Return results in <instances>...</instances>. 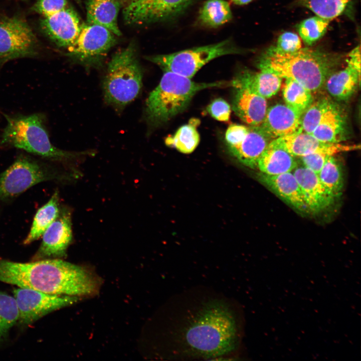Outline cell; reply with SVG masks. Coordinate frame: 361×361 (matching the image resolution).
Returning <instances> with one entry per match:
<instances>
[{
  "mask_svg": "<svg viewBox=\"0 0 361 361\" xmlns=\"http://www.w3.org/2000/svg\"><path fill=\"white\" fill-rule=\"evenodd\" d=\"M120 8L116 0H89L86 4L87 24L103 27L116 36H120L117 22Z\"/></svg>",
  "mask_w": 361,
  "mask_h": 361,
  "instance_id": "cb8c5ba5",
  "label": "cell"
},
{
  "mask_svg": "<svg viewBox=\"0 0 361 361\" xmlns=\"http://www.w3.org/2000/svg\"><path fill=\"white\" fill-rule=\"evenodd\" d=\"M346 116L341 107L330 99L312 133L320 141L329 143H341L347 134Z\"/></svg>",
  "mask_w": 361,
  "mask_h": 361,
  "instance_id": "ffe728a7",
  "label": "cell"
},
{
  "mask_svg": "<svg viewBox=\"0 0 361 361\" xmlns=\"http://www.w3.org/2000/svg\"><path fill=\"white\" fill-rule=\"evenodd\" d=\"M254 0H231L232 2L237 6H244L247 5Z\"/></svg>",
  "mask_w": 361,
  "mask_h": 361,
  "instance_id": "60d3db41",
  "label": "cell"
},
{
  "mask_svg": "<svg viewBox=\"0 0 361 361\" xmlns=\"http://www.w3.org/2000/svg\"><path fill=\"white\" fill-rule=\"evenodd\" d=\"M83 24L77 13L68 7L48 17H42L40 27L57 46L68 48L77 38Z\"/></svg>",
  "mask_w": 361,
  "mask_h": 361,
  "instance_id": "5bb4252c",
  "label": "cell"
},
{
  "mask_svg": "<svg viewBox=\"0 0 361 361\" xmlns=\"http://www.w3.org/2000/svg\"><path fill=\"white\" fill-rule=\"evenodd\" d=\"M69 7L67 0H36L31 8L32 12L48 17Z\"/></svg>",
  "mask_w": 361,
  "mask_h": 361,
  "instance_id": "d590c367",
  "label": "cell"
},
{
  "mask_svg": "<svg viewBox=\"0 0 361 361\" xmlns=\"http://www.w3.org/2000/svg\"><path fill=\"white\" fill-rule=\"evenodd\" d=\"M301 116L286 104H276L267 108L259 127L272 140L286 136L302 130Z\"/></svg>",
  "mask_w": 361,
  "mask_h": 361,
  "instance_id": "e0dca14e",
  "label": "cell"
},
{
  "mask_svg": "<svg viewBox=\"0 0 361 361\" xmlns=\"http://www.w3.org/2000/svg\"><path fill=\"white\" fill-rule=\"evenodd\" d=\"M200 123V120L197 119H191L188 123L179 127L173 135L166 138V145L184 153L192 152L200 140L197 129Z\"/></svg>",
  "mask_w": 361,
  "mask_h": 361,
  "instance_id": "83f0119b",
  "label": "cell"
},
{
  "mask_svg": "<svg viewBox=\"0 0 361 361\" xmlns=\"http://www.w3.org/2000/svg\"><path fill=\"white\" fill-rule=\"evenodd\" d=\"M330 156L327 153L317 152L301 157L300 159L303 165L318 174L327 158Z\"/></svg>",
  "mask_w": 361,
  "mask_h": 361,
  "instance_id": "74e56055",
  "label": "cell"
},
{
  "mask_svg": "<svg viewBox=\"0 0 361 361\" xmlns=\"http://www.w3.org/2000/svg\"><path fill=\"white\" fill-rule=\"evenodd\" d=\"M310 90L291 80H285L282 94L285 104L302 115L313 99Z\"/></svg>",
  "mask_w": 361,
  "mask_h": 361,
  "instance_id": "f546056e",
  "label": "cell"
},
{
  "mask_svg": "<svg viewBox=\"0 0 361 361\" xmlns=\"http://www.w3.org/2000/svg\"><path fill=\"white\" fill-rule=\"evenodd\" d=\"M297 165L294 156L274 139L270 141L260 156L257 168L265 174L276 175L292 172Z\"/></svg>",
  "mask_w": 361,
  "mask_h": 361,
  "instance_id": "603a6c76",
  "label": "cell"
},
{
  "mask_svg": "<svg viewBox=\"0 0 361 361\" xmlns=\"http://www.w3.org/2000/svg\"><path fill=\"white\" fill-rule=\"evenodd\" d=\"M166 322L165 357L172 360L235 356L244 334L240 304L204 286L172 296L167 304Z\"/></svg>",
  "mask_w": 361,
  "mask_h": 361,
  "instance_id": "6da1fadb",
  "label": "cell"
},
{
  "mask_svg": "<svg viewBox=\"0 0 361 361\" xmlns=\"http://www.w3.org/2000/svg\"><path fill=\"white\" fill-rule=\"evenodd\" d=\"M231 86L230 82L198 83L177 74L164 71L145 102L144 118L149 128H157L184 111L194 96L208 88Z\"/></svg>",
  "mask_w": 361,
  "mask_h": 361,
  "instance_id": "277c9868",
  "label": "cell"
},
{
  "mask_svg": "<svg viewBox=\"0 0 361 361\" xmlns=\"http://www.w3.org/2000/svg\"><path fill=\"white\" fill-rule=\"evenodd\" d=\"M351 0H298L297 4L312 11L315 16L329 21L341 15Z\"/></svg>",
  "mask_w": 361,
  "mask_h": 361,
  "instance_id": "4dcf8cb0",
  "label": "cell"
},
{
  "mask_svg": "<svg viewBox=\"0 0 361 361\" xmlns=\"http://www.w3.org/2000/svg\"><path fill=\"white\" fill-rule=\"evenodd\" d=\"M329 23L317 16L305 19L297 26L299 36L306 45L312 46L324 36Z\"/></svg>",
  "mask_w": 361,
  "mask_h": 361,
  "instance_id": "1f68e13d",
  "label": "cell"
},
{
  "mask_svg": "<svg viewBox=\"0 0 361 361\" xmlns=\"http://www.w3.org/2000/svg\"><path fill=\"white\" fill-rule=\"evenodd\" d=\"M360 74L348 65L333 71L327 78L324 86L334 98L345 100L350 97L360 85Z\"/></svg>",
  "mask_w": 361,
  "mask_h": 361,
  "instance_id": "d4e9b609",
  "label": "cell"
},
{
  "mask_svg": "<svg viewBox=\"0 0 361 361\" xmlns=\"http://www.w3.org/2000/svg\"><path fill=\"white\" fill-rule=\"evenodd\" d=\"M19 320V310L14 296L0 291V342Z\"/></svg>",
  "mask_w": 361,
  "mask_h": 361,
  "instance_id": "d6a6232c",
  "label": "cell"
},
{
  "mask_svg": "<svg viewBox=\"0 0 361 361\" xmlns=\"http://www.w3.org/2000/svg\"><path fill=\"white\" fill-rule=\"evenodd\" d=\"M143 72L132 44L115 53L108 64L102 82L106 102L120 111L139 95Z\"/></svg>",
  "mask_w": 361,
  "mask_h": 361,
  "instance_id": "8992f818",
  "label": "cell"
},
{
  "mask_svg": "<svg viewBox=\"0 0 361 361\" xmlns=\"http://www.w3.org/2000/svg\"><path fill=\"white\" fill-rule=\"evenodd\" d=\"M6 119L2 143L59 161L73 160L95 154L92 150L71 152L55 147L50 141L44 117L41 114L7 116Z\"/></svg>",
  "mask_w": 361,
  "mask_h": 361,
  "instance_id": "5b68a950",
  "label": "cell"
},
{
  "mask_svg": "<svg viewBox=\"0 0 361 361\" xmlns=\"http://www.w3.org/2000/svg\"><path fill=\"white\" fill-rule=\"evenodd\" d=\"M19 310V321L31 324L46 314L72 305L80 298L77 296L51 294L32 289L19 287L13 291Z\"/></svg>",
  "mask_w": 361,
  "mask_h": 361,
  "instance_id": "30bf717a",
  "label": "cell"
},
{
  "mask_svg": "<svg viewBox=\"0 0 361 361\" xmlns=\"http://www.w3.org/2000/svg\"><path fill=\"white\" fill-rule=\"evenodd\" d=\"M195 1L136 0L124 8V20L129 25L170 20L181 15Z\"/></svg>",
  "mask_w": 361,
  "mask_h": 361,
  "instance_id": "8fae6325",
  "label": "cell"
},
{
  "mask_svg": "<svg viewBox=\"0 0 361 361\" xmlns=\"http://www.w3.org/2000/svg\"><path fill=\"white\" fill-rule=\"evenodd\" d=\"M75 1H76L78 3H79L81 2V0H75Z\"/></svg>",
  "mask_w": 361,
  "mask_h": 361,
  "instance_id": "7bdbcfd3",
  "label": "cell"
},
{
  "mask_svg": "<svg viewBox=\"0 0 361 361\" xmlns=\"http://www.w3.org/2000/svg\"><path fill=\"white\" fill-rule=\"evenodd\" d=\"M292 171L309 214L321 213L333 205L335 199L323 186L317 174L304 165L296 166Z\"/></svg>",
  "mask_w": 361,
  "mask_h": 361,
  "instance_id": "2e32d148",
  "label": "cell"
},
{
  "mask_svg": "<svg viewBox=\"0 0 361 361\" xmlns=\"http://www.w3.org/2000/svg\"><path fill=\"white\" fill-rule=\"evenodd\" d=\"M259 70L257 72L241 71L231 81V86L247 87L266 99L272 97L279 90L282 79L269 69Z\"/></svg>",
  "mask_w": 361,
  "mask_h": 361,
  "instance_id": "7402d4cb",
  "label": "cell"
},
{
  "mask_svg": "<svg viewBox=\"0 0 361 361\" xmlns=\"http://www.w3.org/2000/svg\"><path fill=\"white\" fill-rule=\"evenodd\" d=\"M42 237V243L33 261L65 257L73 238L70 212L65 209H60L56 219Z\"/></svg>",
  "mask_w": 361,
  "mask_h": 361,
  "instance_id": "4fadbf2b",
  "label": "cell"
},
{
  "mask_svg": "<svg viewBox=\"0 0 361 361\" xmlns=\"http://www.w3.org/2000/svg\"><path fill=\"white\" fill-rule=\"evenodd\" d=\"M302 48L299 36L292 32H285L277 38L274 45L269 47L265 52L268 53L285 54L296 52Z\"/></svg>",
  "mask_w": 361,
  "mask_h": 361,
  "instance_id": "e575fe53",
  "label": "cell"
},
{
  "mask_svg": "<svg viewBox=\"0 0 361 361\" xmlns=\"http://www.w3.org/2000/svg\"><path fill=\"white\" fill-rule=\"evenodd\" d=\"M115 36L103 27L83 24L77 38L67 49L68 55L84 63L96 62L115 44Z\"/></svg>",
  "mask_w": 361,
  "mask_h": 361,
  "instance_id": "7c38bea8",
  "label": "cell"
},
{
  "mask_svg": "<svg viewBox=\"0 0 361 361\" xmlns=\"http://www.w3.org/2000/svg\"><path fill=\"white\" fill-rule=\"evenodd\" d=\"M278 143L294 157L322 152L330 155L337 153L358 149L360 145H346L319 140L313 135L302 130L291 135L275 139Z\"/></svg>",
  "mask_w": 361,
  "mask_h": 361,
  "instance_id": "9a60e30c",
  "label": "cell"
},
{
  "mask_svg": "<svg viewBox=\"0 0 361 361\" xmlns=\"http://www.w3.org/2000/svg\"><path fill=\"white\" fill-rule=\"evenodd\" d=\"M248 126L232 124L229 125L225 133V140L228 149L236 146L247 131Z\"/></svg>",
  "mask_w": 361,
  "mask_h": 361,
  "instance_id": "f35d334b",
  "label": "cell"
},
{
  "mask_svg": "<svg viewBox=\"0 0 361 361\" xmlns=\"http://www.w3.org/2000/svg\"><path fill=\"white\" fill-rule=\"evenodd\" d=\"M77 174L60 172L27 157H18L0 173V201L18 196L40 183L72 180Z\"/></svg>",
  "mask_w": 361,
  "mask_h": 361,
  "instance_id": "ba28073f",
  "label": "cell"
},
{
  "mask_svg": "<svg viewBox=\"0 0 361 361\" xmlns=\"http://www.w3.org/2000/svg\"><path fill=\"white\" fill-rule=\"evenodd\" d=\"M60 211L59 195L56 191L49 201L37 211L24 244H29L42 237L46 230L56 219Z\"/></svg>",
  "mask_w": 361,
  "mask_h": 361,
  "instance_id": "484cf974",
  "label": "cell"
},
{
  "mask_svg": "<svg viewBox=\"0 0 361 361\" xmlns=\"http://www.w3.org/2000/svg\"><path fill=\"white\" fill-rule=\"evenodd\" d=\"M0 281L56 295L80 297L96 293L98 282L87 270L60 258L28 263L0 260Z\"/></svg>",
  "mask_w": 361,
  "mask_h": 361,
  "instance_id": "7a4b0ae2",
  "label": "cell"
},
{
  "mask_svg": "<svg viewBox=\"0 0 361 361\" xmlns=\"http://www.w3.org/2000/svg\"><path fill=\"white\" fill-rule=\"evenodd\" d=\"M136 1V0H131L130 3H131V2H134V1Z\"/></svg>",
  "mask_w": 361,
  "mask_h": 361,
  "instance_id": "ee69618b",
  "label": "cell"
},
{
  "mask_svg": "<svg viewBox=\"0 0 361 361\" xmlns=\"http://www.w3.org/2000/svg\"><path fill=\"white\" fill-rule=\"evenodd\" d=\"M246 49L228 39L215 44L182 50L168 54L147 56V60L169 71L192 78L205 64L221 56L242 54Z\"/></svg>",
  "mask_w": 361,
  "mask_h": 361,
  "instance_id": "52a82bcc",
  "label": "cell"
},
{
  "mask_svg": "<svg viewBox=\"0 0 361 361\" xmlns=\"http://www.w3.org/2000/svg\"><path fill=\"white\" fill-rule=\"evenodd\" d=\"M340 60L336 54L319 49L301 48L290 53L265 52L257 60V66L269 69L282 79L293 80L313 92L324 86Z\"/></svg>",
  "mask_w": 361,
  "mask_h": 361,
  "instance_id": "3957f363",
  "label": "cell"
},
{
  "mask_svg": "<svg viewBox=\"0 0 361 361\" xmlns=\"http://www.w3.org/2000/svg\"><path fill=\"white\" fill-rule=\"evenodd\" d=\"M318 176L325 189L335 200L341 196L344 187L343 172L340 163L334 155L327 158Z\"/></svg>",
  "mask_w": 361,
  "mask_h": 361,
  "instance_id": "f1b7e54d",
  "label": "cell"
},
{
  "mask_svg": "<svg viewBox=\"0 0 361 361\" xmlns=\"http://www.w3.org/2000/svg\"><path fill=\"white\" fill-rule=\"evenodd\" d=\"M272 140L259 126H249L246 133L230 152L241 163L251 168H257L260 156Z\"/></svg>",
  "mask_w": 361,
  "mask_h": 361,
  "instance_id": "44dd1931",
  "label": "cell"
},
{
  "mask_svg": "<svg viewBox=\"0 0 361 361\" xmlns=\"http://www.w3.org/2000/svg\"><path fill=\"white\" fill-rule=\"evenodd\" d=\"M233 88L232 104L235 113L249 126H259L268 108L266 99L246 87Z\"/></svg>",
  "mask_w": 361,
  "mask_h": 361,
  "instance_id": "ac0fdd59",
  "label": "cell"
},
{
  "mask_svg": "<svg viewBox=\"0 0 361 361\" xmlns=\"http://www.w3.org/2000/svg\"><path fill=\"white\" fill-rule=\"evenodd\" d=\"M259 180L282 200L297 211L309 214L299 184L293 172L276 175L261 172Z\"/></svg>",
  "mask_w": 361,
  "mask_h": 361,
  "instance_id": "d6986e66",
  "label": "cell"
},
{
  "mask_svg": "<svg viewBox=\"0 0 361 361\" xmlns=\"http://www.w3.org/2000/svg\"><path fill=\"white\" fill-rule=\"evenodd\" d=\"M118 1L120 5L121 6V7H125L126 6H127L131 2V0H116Z\"/></svg>",
  "mask_w": 361,
  "mask_h": 361,
  "instance_id": "b9f144b4",
  "label": "cell"
},
{
  "mask_svg": "<svg viewBox=\"0 0 361 361\" xmlns=\"http://www.w3.org/2000/svg\"><path fill=\"white\" fill-rule=\"evenodd\" d=\"M207 111L217 120L226 122L230 119L231 107L222 98H217L212 101L207 106Z\"/></svg>",
  "mask_w": 361,
  "mask_h": 361,
  "instance_id": "8d00e7d4",
  "label": "cell"
},
{
  "mask_svg": "<svg viewBox=\"0 0 361 361\" xmlns=\"http://www.w3.org/2000/svg\"><path fill=\"white\" fill-rule=\"evenodd\" d=\"M346 61L347 65L360 74V48L359 45L353 48L348 53Z\"/></svg>",
  "mask_w": 361,
  "mask_h": 361,
  "instance_id": "ab89813d",
  "label": "cell"
},
{
  "mask_svg": "<svg viewBox=\"0 0 361 361\" xmlns=\"http://www.w3.org/2000/svg\"><path fill=\"white\" fill-rule=\"evenodd\" d=\"M233 18L229 3L225 0H207L199 12L198 23L202 26L217 28Z\"/></svg>",
  "mask_w": 361,
  "mask_h": 361,
  "instance_id": "4316f807",
  "label": "cell"
},
{
  "mask_svg": "<svg viewBox=\"0 0 361 361\" xmlns=\"http://www.w3.org/2000/svg\"><path fill=\"white\" fill-rule=\"evenodd\" d=\"M329 99L321 97L312 101L301 116L302 131L312 134L317 126Z\"/></svg>",
  "mask_w": 361,
  "mask_h": 361,
  "instance_id": "836d02e7",
  "label": "cell"
},
{
  "mask_svg": "<svg viewBox=\"0 0 361 361\" xmlns=\"http://www.w3.org/2000/svg\"><path fill=\"white\" fill-rule=\"evenodd\" d=\"M37 39L28 23L18 16L0 20V62L33 57L38 54Z\"/></svg>",
  "mask_w": 361,
  "mask_h": 361,
  "instance_id": "9c48e42d",
  "label": "cell"
}]
</instances>
